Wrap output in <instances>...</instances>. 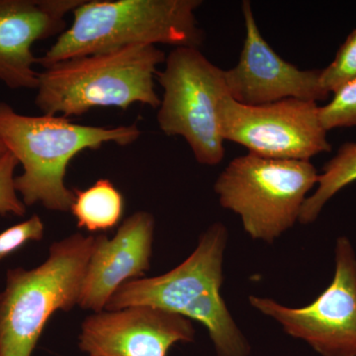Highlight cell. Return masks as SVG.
Masks as SVG:
<instances>
[{
  "mask_svg": "<svg viewBox=\"0 0 356 356\" xmlns=\"http://www.w3.org/2000/svg\"><path fill=\"white\" fill-rule=\"evenodd\" d=\"M229 233L214 222L199 236L197 247L182 264L156 277L122 285L105 310L151 306L200 323L217 356H248L250 346L221 294Z\"/></svg>",
  "mask_w": 356,
  "mask_h": 356,
  "instance_id": "cell-1",
  "label": "cell"
},
{
  "mask_svg": "<svg viewBox=\"0 0 356 356\" xmlns=\"http://www.w3.org/2000/svg\"><path fill=\"white\" fill-rule=\"evenodd\" d=\"M140 134L137 123L115 128L79 125L62 116L19 114L0 102V140L22 165L15 188L26 206L41 204L50 211L70 212L76 196L65 178L72 159L108 143L129 146Z\"/></svg>",
  "mask_w": 356,
  "mask_h": 356,
  "instance_id": "cell-2",
  "label": "cell"
},
{
  "mask_svg": "<svg viewBox=\"0 0 356 356\" xmlns=\"http://www.w3.org/2000/svg\"><path fill=\"white\" fill-rule=\"evenodd\" d=\"M200 0H83L72 22L38 58L44 69L69 58L131 46L200 48L204 32L195 11Z\"/></svg>",
  "mask_w": 356,
  "mask_h": 356,
  "instance_id": "cell-3",
  "label": "cell"
},
{
  "mask_svg": "<svg viewBox=\"0 0 356 356\" xmlns=\"http://www.w3.org/2000/svg\"><path fill=\"white\" fill-rule=\"evenodd\" d=\"M166 56L156 46H131L69 58L39 72L35 104L44 115L83 116L95 108L158 109L156 67Z\"/></svg>",
  "mask_w": 356,
  "mask_h": 356,
  "instance_id": "cell-4",
  "label": "cell"
},
{
  "mask_svg": "<svg viewBox=\"0 0 356 356\" xmlns=\"http://www.w3.org/2000/svg\"><path fill=\"white\" fill-rule=\"evenodd\" d=\"M95 240L74 234L51 243L40 266L7 271L0 292V356H32L51 316L79 306Z\"/></svg>",
  "mask_w": 356,
  "mask_h": 356,
  "instance_id": "cell-5",
  "label": "cell"
},
{
  "mask_svg": "<svg viewBox=\"0 0 356 356\" xmlns=\"http://www.w3.org/2000/svg\"><path fill=\"white\" fill-rule=\"evenodd\" d=\"M318 177L310 161L248 154L225 168L215 181L214 191L220 205L241 218L252 240L273 243L299 222Z\"/></svg>",
  "mask_w": 356,
  "mask_h": 356,
  "instance_id": "cell-6",
  "label": "cell"
},
{
  "mask_svg": "<svg viewBox=\"0 0 356 356\" xmlns=\"http://www.w3.org/2000/svg\"><path fill=\"white\" fill-rule=\"evenodd\" d=\"M156 72L163 89L156 120L166 136H180L200 165H220L225 158L219 108L229 96L225 70L197 48H175Z\"/></svg>",
  "mask_w": 356,
  "mask_h": 356,
  "instance_id": "cell-7",
  "label": "cell"
},
{
  "mask_svg": "<svg viewBox=\"0 0 356 356\" xmlns=\"http://www.w3.org/2000/svg\"><path fill=\"white\" fill-rule=\"evenodd\" d=\"M248 301L321 356H356V252L348 236L337 238L332 282L309 305L294 308L254 295Z\"/></svg>",
  "mask_w": 356,
  "mask_h": 356,
  "instance_id": "cell-8",
  "label": "cell"
},
{
  "mask_svg": "<svg viewBox=\"0 0 356 356\" xmlns=\"http://www.w3.org/2000/svg\"><path fill=\"white\" fill-rule=\"evenodd\" d=\"M219 120L224 140L261 158L310 161L332 149L318 120L317 102L288 98L250 106L226 96Z\"/></svg>",
  "mask_w": 356,
  "mask_h": 356,
  "instance_id": "cell-9",
  "label": "cell"
},
{
  "mask_svg": "<svg viewBox=\"0 0 356 356\" xmlns=\"http://www.w3.org/2000/svg\"><path fill=\"white\" fill-rule=\"evenodd\" d=\"M245 37L238 64L225 70L229 96L241 104H268L295 98L324 102L329 93L321 88V70H303L283 60L264 38L252 4L243 1Z\"/></svg>",
  "mask_w": 356,
  "mask_h": 356,
  "instance_id": "cell-10",
  "label": "cell"
},
{
  "mask_svg": "<svg viewBox=\"0 0 356 356\" xmlns=\"http://www.w3.org/2000/svg\"><path fill=\"white\" fill-rule=\"evenodd\" d=\"M189 318L151 306L98 312L81 325L79 348L88 356H168L178 343H191Z\"/></svg>",
  "mask_w": 356,
  "mask_h": 356,
  "instance_id": "cell-11",
  "label": "cell"
},
{
  "mask_svg": "<svg viewBox=\"0 0 356 356\" xmlns=\"http://www.w3.org/2000/svg\"><path fill=\"white\" fill-rule=\"evenodd\" d=\"M83 0H0V81L11 89H37L33 44L67 29V14Z\"/></svg>",
  "mask_w": 356,
  "mask_h": 356,
  "instance_id": "cell-12",
  "label": "cell"
},
{
  "mask_svg": "<svg viewBox=\"0 0 356 356\" xmlns=\"http://www.w3.org/2000/svg\"><path fill=\"white\" fill-rule=\"evenodd\" d=\"M154 225L151 213L138 211L124 220L113 238L96 236L84 275L81 308L104 311L122 285L143 278L151 268Z\"/></svg>",
  "mask_w": 356,
  "mask_h": 356,
  "instance_id": "cell-13",
  "label": "cell"
},
{
  "mask_svg": "<svg viewBox=\"0 0 356 356\" xmlns=\"http://www.w3.org/2000/svg\"><path fill=\"white\" fill-rule=\"evenodd\" d=\"M70 212L77 227L90 233L108 231L121 221L125 208L123 195L108 179L102 178L86 191H74Z\"/></svg>",
  "mask_w": 356,
  "mask_h": 356,
  "instance_id": "cell-14",
  "label": "cell"
},
{
  "mask_svg": "<svg viewBox=\"0 0 356 356\" xmlns=\"http://www.w3.org/2000/svg\"><path fill=\"white\" fill-rule=\"evenodd\" d=\"M356 181V144L346 143L339 147L336 156L327 161L318 175L317 188L308 196L302 207L299 222L303 225L317 221L325 204L334 195Z\"/></svg>",
  "mask_w": 356,
  "mask_h": 356,
  "instance_id": "cell-15",
  "label": "cell"
},
{
  "mask_svg": "<svg viewBox=\"0 0 356 356\" xmlns=\"http://www.w3.org/2000/svg\"><path fill=\"white\" fill-rule=\"evenodd\" d=\"M318 120L327 132L356 126V79L337 88L331 102L318 107Z\"/></svg>",
  "mask_w": 356,
  "mask_h": 356,
  "instance_id": "cell-16",
  "label": "cell"
},
{
  "mask_svg": "<svg viewBox=\"0 0 356 356\" xmlns=\"http://www.w3.org/2000/svg\"><path fill=\"white\" fill-rule=\"evenodd\" d=\"M353 79H356V29L341 44L332 64L321 70V88L330 95Z\"/></svg>",
  "mask_w": 356,
  "mask_h": 356,
  "instance_id": "cell-17",
  "label": "cell"
},
{
  "mask_svg": "<svg viewBox=\"0 0 356 356\" xmlns=\"http://www.w3.org/2000/svg\"><path fill=\"white\" fill-rule=\"evenodd\" d=\"M19 163L10 152L0 158V216H25L27 206L15 188V172Z\"/></svg>",
  "mask_w": 356,
  "mask_h": 356,
  "instance_id": "cell-18",
  "label": "cell"
},
{
  "mask_svg": "<svg viewBox=\"0 0 356 356\" xmlns=\"http://www.w3.org/2000/svg\"><path fill=\"white\" fill-rule=\"evenodd\" d=\"M44 236V222L37 214L4 229L0 233V261L19 250L26 243L40 242Z\"/></svg>",
  "mask_w": 356,
  "mask_h": 356,
  "instance_id": "cell-19",
  "label": "cell"
},
{
  "mask_svg": "<svg viewBox=\"0 0 356 356\" xmlns=\"http://www.w3.org/2000/svg\"><path fill=\"white\" fill-rule=\"evenodd\" d=\"M7 152L6 146H4L3 144H2L1 140H0V158H1L2 156H3L4 154H6Z\"/></svg>",
  "mask_w": 356,
  "mask_h": 356,
  "instance_id": "cell-20",
  "label": "cell"
}]
</instances>
